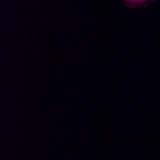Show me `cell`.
Instances as JSON below:
<instances>
[{
	"mask_svg": "<svg viewBox=\"0 0 160 160\" xmlns=\"http://www.w3.org/2000/svg\"><path fill=\"white\" fill-rule=\"evenodd\" d=\"M128 1H130V2H141V1H144V0H128Z\"/></svg>",
	"mask_w": 160,
	"mask_h": 160,
	"instance_id": "obj_1",
	"label": "cell"
}]
</instances>
